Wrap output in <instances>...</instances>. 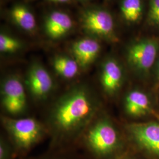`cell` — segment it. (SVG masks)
Masks as SVG:
<instances>
[{
    "label": "cell",
    "instance_id": "obj_1",
    "mask_svg": "<svg viewBox=\"0 0 159 159\" xmlns=\"http://www.w3.org/2000/svg\"><path fill=\"white\" fill-rule=\"evenodd\" d=\"M98 109L96 97L87 87L78 85L61 97L50 116L54 148L74 141L89 127Z\"/></svg>",
    "mask_w": 159,
    "mask_h": 159
},
{
    "label": "cell",
    "instance_id": "obj_2",
    "mask_svg": "<svg viewBox=\"0 0 159 159\" xmlns=\"http://www.w3.org/2000/svg\"><path fill=\"white\" fill-rule=\"evenodd\" d=\"M84 144L94 159H118L128 154L125 141L107 117H101L89 125L84 134Z\"/></svg>",
    "mask_w": 159,
    "mask_h": 159
},
{
    "label": "cell",
    "instance_id": "obj_3",
    "mask_svg": "<svg viewBox=\"0 0 159 159\" xmlns=\"http://www.w3.org/2000/svg\"><path fill=\"white\" fill-rule=\"evenodd\" d=\"M2 120L12 145L18 153H27L44 135V127L33 118L13 119L4 117Z\"/></svg>",
    "mask_w": 159,
    "mask_h": 159
},
{
    "label": "cell",
    "instance_id": "obj_4",
    "mask_svg": "<svg viewBox=\"0 0 159 159\" xmlns=\"http://www.w3.org/2000/svg\"><path fill=\"white\" fill-rule=\"evenodd\" d=\"M159 52V39L144 37L134 41L128 47L126 59L134 72L145 76L155 66Z\"/></svg>",
    "mask_w": 159,
    "mask_h": 159
},
{
    "label": "cell",
    "instance_id": "obj_5",
    "mask_svg": "<svg viewBox=\"0 0 159 159\" xmlns=\"http://www.w3.org/2000/svg\"><path fill=\"white\" fill-rule=\"evenodd\" d=\"M132 145L150 159H159V123H133L125 126Z\"/></svg>",
    "mask_w": 159,
    "mask_h": 159
},
{
    "label": "cell",
    "instance_id": "obj_6",
    "mask_svg": "<svg viewBox=\"0 0 159 159\" xmlns=\"http://www.w3.org/2000/svg\"><path fill=\"white\" fill-rule=\"evenodd\" d=\"M83 28L89 33L105 40L116 41L113 18L107 10L93 9L84 12L82 17Z\"/></svg>",
    "mask_w": 159,
    "mask_h": 159
},
{
    "label": "cell",
    "instance_id": "obj_7",
    "mask_svg": "<svg viewBox=\"0 0 159 159\" xmlns=\"http://www.w3.org/2000/svg\"><path fill=\"white\" fill-rule=\"evenodd\" d=\"M3 108L11 114L21 113L27 106V98L23 83L16 76L4 80L1 89Z\"/></svg>",
    "mask_w": 159,
    "mask_h": 159
},
{
    "label": "cell",
    "instance_id": "obj_8",
    "mask_svg": "<svg viewBox=\"0 0 159 159\" xmlns=\"http://www.w3.org/2000/svg\"><path fill=\"white\" fill-rule=\"evenodd\" d=\"M26 82L32 96L38 100L47 98L54 87L51 75L43 66L37 63L33 64L29 69Z\"/></svg>",
    "mask_w": 159,
    "mask_h": 159
},
{
    "label": "cell",
    "instance_id": "obj_9",
    "mask_svg": "<svg viewBox=\"0 0 159 159\" xmlns=\"http://www.w3.org/2000/svg\"><path fill=\"white\" fill-rule=\"evenodd\" d=\"M124 81L123 70L116 59L109 58L104 61L100 73V83L104 93L110 97L120 91Z\"/></svg>",
    "mask_w": 159,
    "mask_h": 159
},
{
    "label": "cell",
    "instance_id": "obj_10",
    "mask_svg": "<svg viewBox=\"0 0 159 159\" xmlns=\"http://www.w3.org/2000/svg\"><path fill=\"white\" fill-rule=\"evenodd\" d=\"M101 46L94 39L85 38L78 40L71 46L73 58L80 68H87L96 60L99 55Z\"/></svg>",
    "mask_w": 159,
    "mask_h": 159
},
{
    "label": "cell",
    "instance_id": "obj_11",
    "mask_svg": "<svg viewBox=\"0 0 159 159\" xmlns=\"http://www.w3.org/2000/svg\"><path fill=\"white\" fill-rule=\"evenodd\" d=\"M125 113L131 117H142L153 113L152 104L148 94L140 90H133L125 96Z\"/></svg>",
    "mask_w": 159,
    "mask_h": 159
},
{
    "label": "cell",
    "instance_id": "obj_12",
    "mask_svg": "<svg viewBox=\"0 0 159 159\" xmlns=\"http://www.w3.org/2000/svg\"><path fill=\"white\" fill-rule=\"evenodd\" d=\"M71 18L64 12L55 11L47 17L44 28L48 36L54 40L62 38L71 30Z\"/></svg>",
    "mask_w": 159,
    "mask_h": 159
},
{
    "label": "cell",
    "instance_id": "obj_13",
    "mask_svg": "<svg viewBox=\"0 0 159 159\" xmlns=\"http://www.w3.org/2000/svg\"><path fill=\"white\" fill-rule=\"evenodd\" d=\"M52 67L59 75L66 79L74 78L79 72V64L74 58L59 56L52 61Z\"/></svg>",
    "mask_w": 159,
    "mask_h": 159
},
{
    "label": "cell",
    "instance_id": "obj_14",
    "mask_svg": "<svg viewBox=\"0 0 159 159\" xmlns=\"http://www.w3.org/2000/svg\"><path fill=\"white\" fill-rule=\"evenodd\" d=\"M10 15L12 20L24 30L31 32L36 28L35 18L26 7L14 6L10 11Z\"/></svg>",
    "mask_w": 159,
    "mask_h": 159
},
{
    "label": "cell",
    "instance_id": "obj_15",
    "mask_svg": "<svg viewBox=\"0 0 159 159\" xmlns=\"http://www.w3.org/2000/svg\"><path fill=\"white\" fill-rule=\"evenodd\" d=\"M120 11L122 17L127 23H139L143 16V0H122L120 4Z\"/></svg>",
    "mask_w": 159,
    "mask_h": 159
},
{
    "label": "cell",
    "instance_id": "obj_16",
    "mask_svg": "<svg viewBox=\"0 0 159 159\" xmlns=\"http://www.w3.org/2000/svg\"><path fill=\"white\" fill-rule=\"evenodd\" d=\"M21 43L17 39L7 34L0 35V51L3 53H12L21 48Z\"/></svg>",
    "mask_w": 159,
    "mask_h": 159
},
{
    "label": "cell",
    "instance_id": "obj_17",
    "mask_svg": "<svg viewBox=\"0 0 159 159\" xmlns=\"http://www.w3.org/2000/svg\"><path fill=\"white\" fill-rule=\"evenodd\" d=\"M147 23L150 26L159 27V0H150Z\"/></svg>",
    "mask_w": 159,
    "mask_h": 159
},
{
    "label": "cell",
    "instance_id": "obj_18",
    "mask_svg": "<svg viewBox=\"0 0 159 159\" xmlns=\"http://www.w3.org/2000/svg\"><path fill=\"white\" fill-rule=\"evenodd\" d=\"M16 151L12 144L7 142L3 138L0 141V159H14Z\"/></svg>",
    "mask_w": 159,
    "mask_h": 159
},
{
    "label": "cell",
    "instance_id": "obj_19",
    "mask_svg": "<svg viewBox=\"0 0 159 159\" xmlns=\"http://www.w3.org/2000/svg\"><path fill=\"white\" fill-rule=\"evenodd\" d=\"M155 73L156 78L159 82V57L155 64Z\"/></svg>",
    "mask_w": 159,
    "mask_h": 159
},
{
    "label": "cell",
    "instance_id": "obj_20",
    "mask_svg": "<svg viewBox=\"0 0 159 159\" xmlns=\"http://www.w3.org/2000/svg\"><path fill=\"white\" fill-rule=\"evenodd\" d=\"M40 159H68L61 156H47L46 157H43Z\"/></svg>",
    "mask_w": 159,
    "mask_h": 159
},
{
    "label": "cell",
    "instance_id": "obj_21",
    "mask_svg": "<svg viewBox=\"0 0 159 159\" xmlns=\"http://www.w3.org/2000/svg\"><path fill=\"white\" fill-rule=\"evenodd\" d=\"M137 159V157H135L134 156H132V155H131V154H127V155H125V156H123V157H120L119 159Z\"/></svg>",
    "mask_w": 159,
    "mask_h": 159
},
{
    "label": "cell",
    "instance_id": "obj_22",
    "mask_svg": "<svg viewBox=\"0 0 159 159\" xmlns=\"http://www.w3.org/2000/svg\"><path fill=\"white\" fill-rule=\"evenodd\" d=\"M52 2H65L68 1V0H48Z\"/></svg>",
    "mask_w": 159,
    "mask_h": 159
},
{
    "label": "cell",
    "instance_id": "obj_23",
    "mask_svg": "<svg viewBox=\"0 0 159 159\" xmlns=\"http://www.w3.org/2000/svg\"><path fill=\"white\" fill-rule=\"evenodd\" d=\"M156 117H157V118H158L159 119V115H158V114H157V115H156Z\"/></svg>",
    "mask_w": 159,
    "mask_h": 159
}]
</instances>
